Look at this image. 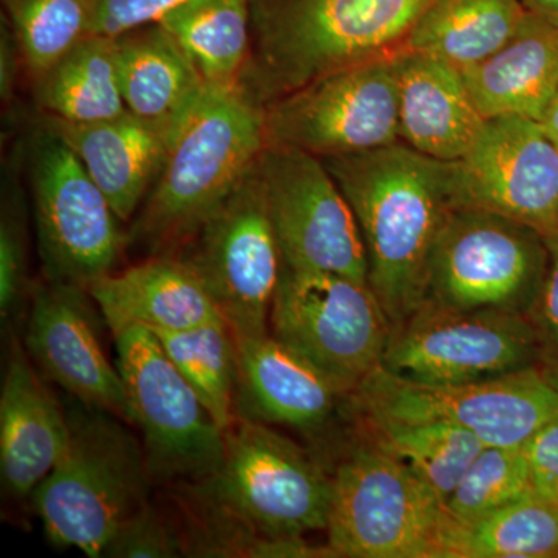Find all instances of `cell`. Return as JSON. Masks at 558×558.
<instances>
[{"label": "cell", "mask_w": 558, "mask_h": 558, "mask_svg": "<svg viewBox=\"0 0 558 558\" xmlns=\"http://www.w3.org/2000/svg\"><path fill=\"white\" fill-rule=\"evenodd\" d=\"M529 13L558 24V0H521Z\"/></svg>", "instance_id": "obj_39"}, {"label": "cell", "mask_w": 558, "mask_h": 558, "mask_svg": "<svg viewBox=\"0 0 558 558\" xmlns=\"http://www.w3.org/2000/svg\"><path fill=\"white\" fill-rule=\"evenodd\" d=\"M532 494L524 447L484 446L444 506L454 520L472 521Z\"/></svg>", "instance_id": "obj_32"}, {"label": "cell", "mask_w": 558, "mask_h": 558, "mask_svg": "<svg viewBox=\"0 0 558 558\" xmlns=\"http://www.w3.org/2000/svg\"><path fill=\"white\" fill-rule=\"evenodd\" d=\"M0 392V473L3 488L31 498L49 476L69 442L64 403L47 385L27 349L10 340Z\"/></svg>", "instance_id": "obj_20"}, {"label": "cell", "mask_w": 558, "mask_h": 558, "mask_svg": "<svg viewBox=\"0 0 558 558\" xmlns=\"http://www.w3.org/2000/svg\"><path fill=\"white\" fill-rule=\"evenodd\" d=\"M322 160L357 220L369 288L391 326L399 325L424 303L435 242L465 205L461 168L403 142Z\"/></svg>", "instance_id": "obj_1"}, {"label": "cell", "mask_w": 558, "mask_h": 558, "mask_svg": "<svg viewBox=\"0 0 558 558\" xmlns=\"http://www.w3.org/2000/svg\"><path fill=\"white\" fill-rule=\"evenodd\" d=\"M360 417L446 422L473 433L484 446L524 447L558 411V366L542 363L461 385H429L376 368L352 392Z\"/></svg>", "instance_id": "obj_9"}, {"label": "cell", "mask_w": 558, "mask_h": 558, "mask_svg": "<svg viewBox=\"0 0 558 558\" xmlns=\"http://www.w3.org/2000/svg\"><path fill=\"white\" fill-rule=\"evenodd\" d=\"M524 453L534 494L558 502V411L527 440Z\"/></svg>", "instance_id": "obj_37"}, {"label": "cell", "mask_w": 558, "mask_h": 558, "mask_svg": "<svg viewBox=\"0 0 558 558\" xmlns=\"http://www.w3.org/2000/svg\"><path fill=\"white\" fill-rule=\"evenodd\" d=\"M266 146L264 106L244 86L208 87L128 233L150 256L175 255Z\"/></svg>", "instance_id": "obj_4"}, {"label": "cell", "mask_w": 558, "mask_h": 558, "mask_svg": "<svg viewBox=\"0 0 558 558\" xmlns=\"http://www.w3.org/2000/svg\"><path fill=\"white\" fill-rule=\"evenodd\" d=\"M209 87L241 84L252 50L250 0H190L157 21Z\"/></svg>", "instance_id": "obj_27"}, {"label": "cell", "mask_w": 558, "mask_h": 558, "mask_svg": "<svg viewBox=\"0 0 558 558\" xmlns=\"http://www.w3.org/2000/svg\"><path fill=\"white\" fill-rule=\"evenodd\" d=\"M89 290L38 281L28 304L24 347L40 373L69 396L132 424V411L119 365L101 347L97 312Z\"/></svg>", "instance_id": "obj_18"}, {"label": "cell", "mask_w": 558, "mask_h": 558, "mask_svg": "<svg viewBox=\"0 0 558 558\" xmlns=\"http://www.w3.org/2000/svg\"><path fill=\"white\" fill-rule=\"evenodd\" d=\"M3 5L33 81L95 35L97 0H3Z\"/></svg>", "instance_id": "obj_31"}, {"label": "cell", "mask_w": 558, "mask_h": 558, "mask_svg": "<svg viewBox=\"0 0 558 558\" xmlns=\"http://www.w3.org/2000/svg\"><path fill=\"white\" fill-rule=\"evenodd\" d=\"M182 539L168 520L145 502L117 529L102 557L108 558H174L185 553Z\"/></svg>", "instance_id": "obj_34"}, {"label": "cell", "mask_w": 558, "mask_h": 558, "mask_svg": "<svg viewBox=\"0 0 558 558\" xmlns=\"http://www.w3.org/2000/svg\"><path fill=\"white\" fill-rule=\"evenodd\" d=\"M33 84L40 116L95 123L130 112L121 94L116 38L109 36L81 40Z\"/></svg>", "instance_id": "obj_26"}, {"label": "cell", "mask_w": 558, "mask_h": 558, "mask_svg": "<svg viewBox=\"0 0 558 558\" xmlns=\"http://www.w3.org/2000/svg\"><path fill=\"white\" fill-rule=\"evenodd\" d=\"M266 145L319 159L402 142L395 53L325 73L264 106Z\"/></svg>", "instance_id": "obj_13"}, {"label": "cell", "mask_w": 558, "mask_h": 558, "mask_svg": "<svg viewBox=\"0 0 558 558\" xmlns=\"http://www.w3.org/2000/svg\"><path fill=\"white\" fill-rule=\"evenodd\" d=\"M110 332L131 326L185 330L226 319L197 271L179 255H156L89 288Z\"/></svg>", "instance_id": "obj_21"}, {"label": "cell", "mask_w": 558, "mask_h": 558, "mask_svg": "<svg viewBox=\"0 0 558 558\" xmlns=\"http://www.w3.org/2000/svg\"><path fill=\"white\" fill-rule=\"evenodd\" d=\"M69 442L32 502L51 545L100 558L117 529L148 502L145 449L128 422L69 396Z\"/></svg>", "instance_id": "obj_5"}, {"label": "cell", "mask_w": 558, "mask_h": 558, "mask_svg": "<svg viewBox=\"0 0 558 558\" xmlns=\"http://www.w3.org/2000/svg\"><path fill=\"white\" fill-rule=\"evenodd\" d=\"M40 124L73 150L121 222H130L153 190L183 126L126 112L95 123L40 117Z\"/></svg>", "instance_id": "obj_19"}, {"label": "cell", "mask_w": 558, "mask_h": 558, "mask_svg": "<svg viewBox=\"0 0 558 558\" xmlns=\"http://www.w3.org/2000/svg\"><path fill=\"white\" fill-rule=\"evenodd\" d=\"M116 47L128 110L183 126L209 86L170 33L153 22L116 36Z\"/></svg>", "instance_id": "obj_24"}, {"label": "cell", "mask_w": 558, "mask_h": 558, "mask_svg": "<svg viewBox=\"0 0 558 558\" xmlns=\"http://www.w3.org/2000/svg\"><path fill=\"white\" fill-rule=\"evenodd\" d=\"M168 357L226 432L236 417L238 354L226 319L185 330H153Z\"/></svg>", "instance_id": "obj_30"}, {"label": "cell", "mask_w": 558, "mask_h": 558, "mask_svg": "<svg viewBox=\"0 0 558 558\" xmlns=\"http://www.w3.org/2000/svg\"><path fill=\"white\" fill-rule=\"evenodd\" d=\"M234 337L269 333L282 255L258 160L182 248Z\"/></svg>", "instance_id": "obj_12"}, {"label": "cell", "mask_w": 558, "mask_h": 558, "mask_svg": "<svg viewBox=\"0 0 558 558\" xmlns=\"http://www.w3.org/2000/svg\"><path fill=\"white\" fill-rule=\"evenodd\" d=\"M359 428L380 449L413 470L444 502L453 494L484 442L446 422H398L360 417Z\"/></svg>", "instance_id": "obj_29"}, {"label": "cell", "mask_w": 558, "mask_h": 558, "mask_svg": "<svg viewBox=\"0 0 558 558\" xmlns=\"http://www.w3.org/2000/svg\"><path fill=\"white\" fill-rule=\"evenodd\" d=\"M548 267L542 231L488 209L457 208L429 256L424 303L527 317Z\"/></svg>", "instance_id": "obj_7"}, {"label": "cell", "mask_w": 558, "mask_h": 558, "mask_svg": "<svg viewBox=\"0 0 558 558\" xmlns=\"http://www.w3.org/2000/svg\"><path fill=\"white\" fill-rule=\"evenodd\" d=\"M113 337L132 425L142 432L154 483L183 487L215 475L226 453V432L175 368L156 333L131 326Z\"/></svg>", "instance_id": "obj_10"}, {"label": "cell", "mask_w": 558, "mask_h": 558, "mask_svg": "<svg viewBox=\"0 0 558 558\" xmlns=\"http://www.w3.org/2000/svg\"><path fill=\"white\" fill-rule=\"evenodd\" d=\"M542 363L537 333L526 315L424 303L392 326L380 368L421 384L461 385L499 379Z\"/></svg>", "instance_id": "obj_14"}, {"label": "cell", "mask_w": 558, "mask_h": 558, "mask_svg": "<svg viewBox=\"0 0 558 558\" xmlns=\"http://www.w3.org/2000/svg\"><path fill=\"white\" fill-rule=\"evenodd\" d=\"M458 163L464 207L498 213L543 234L558 231V148L542 123L488 119Z\"/></svg>", "instance_id": "obj_16"}, {"label": "cell", "mask_w": 558, "mask_h": 558, "mask_svg": "<svg viewBox=\"0 0 558 558\" xmlns=\"http://www.w3.org/2000/svg\"><path fill=\"white\" fill-rule=\"evenodd\" d=\"M20 61H22L21 53L13 32L5 31L3 27L2 40H0V94L3 101H9L13 95Z\"/></svg>", "instance_id": "obj_38"}, {"label": "cell", "mask_w": 558, "mask_h": 558, "mask_svg": "<svg viewBox=\"0 0 558 558\" xmlns=\"http://www.w3.org/2000/svg\"><path fill=\"white\" fill-rule=\"evenodd\" d=\"M391 328L368 282L282 263L270 310L271 336L349 391L379 368Z\"/></svg>", "instance_id": "obj_11"}, {"label": "cell", "mask_w": 558, "mask_h": 558, "mask_svg": "<svg viewBox=\"0 0 558 558\" xmlns=\"http://www.w3.org/2000/svg\"><path fill=\"white\" fill-rule=\"evenodd\" d=\"M558 557V502L527 495L472 521L449 513L438 558Z\"/></svg>", "instance_id": "obj_28"}, {"label": "cell", "mask_w": 558, "mask_h": 558, "mask_svg": "<svg viewBox=\"0 0 558 558\" xmlns=\"http://www.w3.org/2000/svg\"><path fill=\"white\" fill-rule=\"evenodd\" d=\"M258 167L282 263L368 282V259L351 205L314 154L266 145Z\"/></svg>", "instance_id": "obj_15"}, {"label": "cell", "mask_w": 558, "mask_h": 558, "mask_svg": "<svg viewBox=\"0 0 558 558\" xmlns=\"http://www.w3.org/2000/svg\"><path fill=\"white\" fill-rule=\"evenodd\" d=\"M543 130L549 135V138L556 143L558 148V90L553 102H550L545 119L542 120Z\"/></svg>", "instance_id": "obj_40"}, {"label": "cell", "mask_w": 558, "mask_h": 558, "mask_svg": "<svg viewBox=\"0 0 558 558\" xmlns=\"http://www.w3.org/2000/svg\"><path fill=\"white\" fill-rule=\"evenodd\" d=\"M27 174L44 279L89 290L130 245L123 222L73 150L40 123L28 138Z\"/></svg>", "instance_id": "obj_8"}, {"label": "cell", "mask_w": 558, "mask_h": 558, "mask_svg": "<svg viewBox=\"0 0 558 558\" xmlns=\"http://www.w3.org/2000/svg\"><path fill=\"white\" fill-rule=\"evenodd\" d=\"M484 119H545L558 90V24L529 13L494 54L462 72Z\"/></svg>", "instance_id": "obj_23"}, {"label": "cell", "mask_w": 558, "mask_h": 558, "mask_svg": "<svg viewBox=\"0 0 558 558\" xmlns=\"http://www.w3.org/2000/svg\"><path fill=\"white\" fill-rule=\"evenodd\" d=\"M17 174L9 172L0 208V318L3 326L28 310V209Z\"/></svg>", "instance_id": "obj_33"}, {"label": "cell", "mask_w": 558, "mask_h": 558, "mask_svg": "<svg viewBox=\"0 0 558 558\" xmlns=\"http://www.w3.org/2000/svg\"><path fill=\"white\" fill-rule=\"evenodd\" d=\"M337 450L326 526L336 558H438L442 499L357 422Z\"/></svg>", "instance_id": "obj_6"}, {"label": "cell", "mask_w": 558, "mask_h": 558, "mask_svg": "<svg viewBox=\"0 0 558 558\" xmlns=\"http://www.w3.org/2000/svg\"><path fill=\"white\" fill-rule=\"evenodd\" d=\"M190 0H97L95 35L116 38L121 33L153 24Z\"/></svg>", "instance_id": "obj_36"}, {"label": "cell", "mask_w": 558, "mask_h": 558, "mask_svg": "<svg viewBox=\"0 0 558 558\" xmlns=\"http://www.w3.org/2000/svg\"><path fill=\"white\" fill-rule=\"evenodd\" d=\"M545 238L549 248L548 274L527 318L537 333L543 362L558 366V231Z\"/></svg>", "instance_id": "obj_35"}, {"label": "cell", "mask_w": 558, "mask_h": 558, "mask_svg": "<svg viewBox=\"0 0 558 558\" xmlns=\"http://www.w3.org/2000/svg\"><path fill=\"white\" fill-rule=\"evenodd\" d=\"M236 416L284 425L315 444L336 440L355 422L352 392L271 333L234 337Z\"/></svg>", "instance_id": "obj_17"}, {"label": "cell", "mask_w": 558, "mask_h": 558, "mask_svg": "<svg viewBox=\"0 0 558 558\" xmlns=\"http://www.w3.org/2000/svg\"><path fill=\"white\" fill-rule=\"evenodd\" d=\"M527 14L521 0H433L400 50L439 58L464 72L501 49Z\"/></svg>", "instance_id": "obj_25"}, {"label": "cell", "mask_w": 558, "mask_h": 558, "mask_svg": "<svg viewBox=\"0 0 558 558\" xmlns=\"http://www.w3.org/2000/svg\"><path fill=\"white\" fill-rule=\"evenodd\" d=\"M189 488L220 538L216 556L245 557L258 539L306 537L328 526L332 476L315 451L263 422L236 416L215 475Z\"/></svg>", "instance_id": "obj_2"}, {"label": "cell", "mask_w": 558, "mask_h": 558, "mask_svg": "<svg viewBox=\"0 0 558 558\" xmlns=\"http://www.w3.org/2000/svg\"><path fill=\"white\" fill-rule=\"evenodd\" d=\"M400 140L433 159L458 161L486 119L470 97L461 70L416 51L395 53Z\"/></svg>", "instance_id": "obj_22"}, {"label": "cell", "mask_w": 558, "mask_h": 558, "mask_svg": "<svg viewBox=\"0 0 558 558\" xmlns=\"http://www.w3.org/2000/svg\"><path fill=\"white\" fill-rule=\"evenodd\" d=\"M433 0H250L241 86L267 106L312 80L402 49Z\"/></svg>", "instance_id": "obj_3"}]
</instances>
